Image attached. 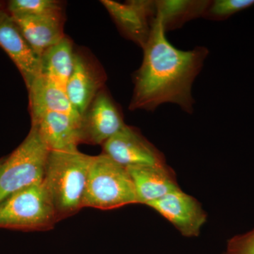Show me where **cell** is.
<instances>
[{
  "label": "cell",
  "instance_id": "6",
  "mask_svg": "<svg viewBox=\"0 0 254 254\" xmlns=\"http://www.w3.org/2000/svg\"><path fill=\"white\" fill-rule=\"evenodd\" d=\"M103 153L124 168L165 163L161 152L136 128L125 125L103 145Z\"/></svg>",
  "mask_w": 254,
  "mask_h": 254
},
{
  "label": "cell",
  "instance_id": "1",
  "mask_svg": "<svg viewBox=\"0 0 254 254\" xmlns=\"http://www.w3.org/2000/svg\"><path fill=\"white\" fill-rule=\"evenodd\" d=\"M143 50V62L133 80L129 110L154 111L161 105L172 103L187 113H193L192 87L208 58V48L178 49L168 41L156 16Z\"/></svg>",
  "mask_w": 254,
  "mask_h": 254
},
{
  "label": "cell",
  "instance_id": "4",
  "mask_svg": "<svg viewBox=\"0 0 254 254\" xmlns=\"http://www.w3.org/2000/svg\"><path fill=\"white\" fill-rule=\"evenodd\" d=\"M58 220L43 183L25 187L0 201V227L3 228L49 230Z\"/></svg>",
  "mask_w": 254,
  "mask_h": 254
},
{
  "label": "cell",
  "instance_id": "8",
  "mask_svg": "<svg viewBox=\"0 0 254 254\" xmlns=\"http://www.w3.org/2000/svg\"><path fill=\"white\" fill-rule=\"evenodd\" d=\"M101 3L124 36L141 48H144L149 38L152 24L156 17L155 1L131 0L120 3L103 0Z\"/></svg>",
  "mask_w": 254,
  "mask_h": 254
},
{
  "label": "cell",
  "instance_id": "12",
  "mask_svg": "<svg viewBox=\"0 0 254 254\" xmlns=\"http://www.w3.org/2000/svg\"><path fill=\"white\" fill-rule=\"evenodd\" d=\"M136 190L138 203L149 205L180 189L175 173L166 164L127 168Z\"/></svg>",
  "mask_w": 254,
  "mask_h": 254
},
{
  "label": "cell",
  "instance_id": "11",
  "mask_svg": "<svg viewBox=\"0 0 254 254\" xmlns=\"http://www.w3.org/2000/svg\"><path fill=\"white\" fill-rule=\"evenodd\" d=\"M81 121L66 114L47 113L31 118V127L50 150H71L81 143Z\"/></svg>",
  "mask_w": 254,
  "mask_h": 254
},
{
  "label": "cell",
  "instance_id": "19",
  "mask_svg": "<svg viewBox=\"0 0 254 254\" xmlns=\"http://www.w3.org/2000/svg\"><path fill=\"white\" fill-rule=\"evenodd\" d=\"M254 5V0H215L210 1L203 18L210 21H224Z\"/></svg>",
  "mask_w": 254,
  "mask_h": 254
},
{
  "label": "cell",
  "instance_id": "21",
  "mask_svg": "<svg viewBox=\"0 0 254 254\" xmlns=\"http://www.w3.org/2000/svg\"><path fill=\"white\" fill-rule=\"evenodd\" d=\"M3 8H4V3L0 1V9H3Z\"/></svg>",
  "mask_w": 254,
  "mask_h": 254
},
{
  "label": "cell",
  "instance_id": "16",
  "mask_svg": "<svg viewBox=\"0 0 254 254\" xmlns=\"http://www.w3.org/2000/svg\"><path fill=\"white\" fill-rule=\"evenodd\" d=\"M74 59L71 42L64 37L42 55L40 76L65 91L73 72Z\"/></svg>",
  "mask_w": 254,
  "mask_h": 254
},
{
  "label": "cell",
  "instance_id": "13",
  "mask_svg": "<svg viewBox=\"0 0 254 254\" xmlns=\"http://www.w3.org/2000/svg\"><path fill=\"white\" fill-rule=\"evenodd\" d=\"M11 16L40 59L45 51L65 37L63 33V15Z\"/></svg>",
  "mask_w": 254,
  "mask_h": 254
},
{
  "label": "cell",
  "instance_id": "7",
  "mask_svg": "<svg viewBox=\"0 0 254 254\" xmlns=\"http://www.w3.org/2000/svg\"><path fill=\"white\" fill-rule=\"evenodd\" d=\"M118 105L105 91H100L82 115L81 143L103 145L125 126Z\"/></svg>",
  "mask_w": 254,
  "mask_h": 254
},
{
  "label": "cell",
  "instance_id": "5",
  "mask_svg": "<svg viewBox=\"0 0 254 254\" xmlns=\"http://www.w3.org/2000/svg\"><path fill=\"white\" fill-rule=\"evenodd\" d=\"M50 150L36 128L0 166V201L20 190L43 183Z\"/></svg>",
  "mask_w": 254,
  "mask_h": 254
},
{
  "label": "cell",
  "instance_id": "2",
  "mask_svg": "<svg viewBox=\"0 0 254 254\" xmlns=\"http://www.w3.org/2000/svg\"><path fill=\"white\" fill-rule=\"evenodd\" d=\"M93 156L78 149L50 150L43 185L52 200L58 220L83 208L87 180Z\"/></svg>",
  "mask_w": 254,
  "mask_h": 254
},
{
  "label": "cell",
  "instance_id": "14",
  "mask_svg": "<svg viewBox=\"0 0 254 254\" xmlns=\"http://www.w3.org/2000/svg\"><path fill=\"white\" fill-rule=\"evenodd\" d=\"M103 83V76L95 73L84 58L75 54L73 72L65 91L73 108L81 117L100 91Z\"/></svg>",
  "mask_w": 254,
  "mask_h": 254
},
{
  "label": "cell",
  "instance_id": "10",
  "mask_svg": "<svg viewBox=\"0 0 254 254\" xmlns=\"http://www.w3.org/2000/svg\"><path fill=\"white\" fill-rule=\"evenodd\" d=\"M0 47L14 62L28 89L40 76L41 59L5 7L0 9Z\"/></svg>",
  "mask_w": 254,
  "mask_h": 254
},
{
  "label": "cell",
  "instance_id": "15",
  "mask_svg": "<svg viewBox=\"0 0 254 254\" xmlns=\"http://www.w3.org/2000/svg\"><path fill=\"white\" fill-rule=\"evenodd\" d=\"M31 118L47 113L66 114L81 119L68 100L66 91L39 76L28 88Z\"/></svg>",
  "mask_w": 254,
  "mask_h": 254
},
{
  "label": "cell",
  "instance_id": "9",
  "mask_svg": "<svg viewBox=\"0 0 254 254\" xmlns=\"http://www.w3.org/2000/svg\"><path fill=\"white\" fill-rule=\"evenodd\" d=\"M176 227L183 236H198L206 221L199 202L180 189L148 205Z\"/></svg>",
  "mask_w": 254,
  "mask_h": 254
},
{
  "label": "cell",
  "instance_id": "20",
  "mask_svg": "<svg viewBox=\"0 0 254 254\" xmlns=\"http://www.w3.org/2000/svg\"><path fill=\"white\" fill-rule=\"evenodd\" d=\"M225 254H254V229L229 241Z\"/></svg>",
  "mask_w": 254,
  "mask_h": 254
},
{
  "label": "cell",
  "instance_id": "22",
  "mask_svg": "<svg viewBox=\"0 0 254 254\" xmlns=\"http://www.w3.org/2000/svg\"><path fill=\"white\" fill-rule=\"evenodd\" d=\"M3 160H4V158L0 159V166H1V163H2Z\"/></svg>",
  "mask_w": 254,
  "mask_h": 254
},
{
  "label": "cell",
  "instance_id": "17",
  "mask_svg": "<svg viewBox=\"0 0 254 254\" xmlns=\"http://www.w3.org/2000/svg\"><path fill=\"white\" fill-rule=\"evenodd\" d=\"M208 0H158L157 14L165 32L181 28L188 21L203 17Z\"/></svg>",
  "mask_w": 254,
  "mask_h": 254
},
{
  "label": "cell",
  "instance_id": "18",
  "mask_svg": "<svg viewBox=\"0 0 254 254\" xmlns=\"http://www.w3.org/2000/svg\"><path fill=\"white\" fill-rule=\"evenodd\" d=\"M6 11L11 16H61L63 6L54 0H11L6 3Z\"/></svg>",
  "mask_w": 254,
  "mask_h": 254
},
{
  "label": "cell",
  "instance_id": "3",
  "mask_svg": "<svg viewBox=\"0 0 254 254\" xmlns=\"http://www.w3.org/2000/svg\"><path fill=\"white\" fill-rule=\"evenodd\" d=\"M132 203H138V200L127 169L105 153L93 156L83 206L112 210Z\"/></svg>",
  "mask_w": 254,
  "mask_h": 254
}]
</instances>
